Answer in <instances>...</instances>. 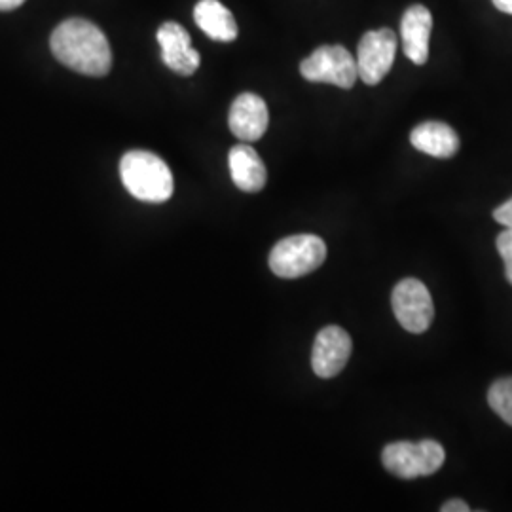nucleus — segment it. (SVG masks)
Wrapping results in <instances>:
<instances>
[{
	"mask_svg": "<svg viewBox=\"0 0 512 512\" xmlns=\"http://www.w3.org/2000/svg\"><path fill=\"white\" fill-rule=\"evenodd\" d=\"M351 349L353 344L346 330L334 325L325 327L317 334L311 351L313 372L323 380L338 376L348 365Z\"/></svg>",
	"mask_w": 512,
	"mask_h": 512,
	"instance_id": "nucleus-8",
	"label": "nucleus"
},
{
	"mask_svg": "<svg viewBox=\"0 0 512 512\" xmlns=\"http://www.w3.org/2000/svg\"><path fill=\"white\" fill-rule=\"evenodd\" d=\"M433 29V16L423 4H414L404 12L401 21V38L406 57L423 65L429 59V37Z\"/></svg>",
	"mask_w": 512,
	"mask_h": 512,
	"instance_id": "nucleus-11",
	"label": "nucleus"
},
{
	"mask_svg": "<svg viewBox=\"0 0 512 512\" xmlns=\"http://www.w3.org/2000/svg\"><path fill=\"white\" fill-rule=\"evenodd\" d=\"M494 219L497 220L503 228H512V198L495 209Z\"/></svg>",
	"mask_w": 512,
	"mask_h": 512,
	"instance_id": "nucleus-17",
	"label": "nucleus"
},
{
	"mask_svg": "<svg viewBox=\"0 0 512 512\" xmlns=\"http://www.w3.org/2000/svg\"><path fill=\"white\" fill-rule=\"evenodd\" d=\"M446 452L437 440L391 442L382 452V463L391 475L404 480L431 476L444 465Z\"/></svg>",
	"mask_w": 512,
	"mask_h": 512,
	"instance_id": "nucleus-4",
	"label": "nucleus"
},
{
	"mask_svg": "<svg viewBox=\"0 0 512 512\" xmlns=\"http://www.w3.org/2000/svg\"><path fill=\"white\" fill-rule=\"evenodd\" d=\"M391 306L401 327L412 334H423L425 330H429L435 317L431 293L420 279L414 277L397 283L391 296Z\"/></svg>",
	"mask_w": 512,
	"mask_h": 512,
	"instance_id": "nucleus-6",
	"label": "nucleus"
},
{
	"mask_svg": "<svg viewBox=\"0 0 512 512\" xmlns=\"http://www.w3.org/2000/svg\"><path fill=\"white\" fill-rule=\"evenodd\" d=\"M55 59L74 73L105 76L112 67V52L105 33L88 19L63 21L52 35Z\"/></svg>",
	"mask_w": 512,
	"mask_h": 512,
	"instance_id": "nucleus-1",
	"label": "nucleus"
},
{
	"mask_svg": "<svg viewBox=\"0 0 512 512\" xmlns=\"http://www.w3.org/2000/svg\"><path fill=\"white\" fill-rule=\"evenodd\" d=\"M497 251L505 262L507 281L512 285V228H505V232L497 236Z\"/></svg>",
	"mask_w": 512,
	"mask_h": 512,
	"instance_id": "nucleus-16",
	"label": "nucleus"
},
{
	"mask_svg": "<svg viewBox=\"0 0 512 512\" xmlns=\"http://www.w3.org/2000/svg\"><path fill=\"white\" fill-rule=\"evenodd\" d=\"M300 73L315 84H332L351 90L359 78L357 59L344 46H319L300 63Z\"/></svg>",
	"mask_w": 512,
	"mask_h": 512,
	"instance_id": "nucleus-5",
	"label": "nucleus"
},
{
	"mask_svg": "<svg viewBox=\"0 0 512 512\" xmlns=\"http://www.w3.org/2000/svg\"><path fill=\"white\" fill-rule=\"evenodd\" d=\"M194 21L207 37L217 42H232L238 38V23L219 0H200L194 8Z\"/></svg>",
	"mask_w": 512,
	"mask_h": 512,
	"instance_id": "nucleus-14",
	"label": "nucleus"
},
{
	"mask_svg": "<svg viewBox=\"0 0 512 512\" xmlns=\"http://www.w3.org/2000/svg\"><path fill=\"white\" fill-rule=\"evenodd\" d=\"M270 124V112L266 101L255 93H241L230 107L228 126L239 141H258Z\"/></svg>",
	"mask_w": 512,
	"mask_h": 512,
	"instance_id": "nucleus-10",
	"label": "nucleus"
},
{
	"mask_svg": "<svg viewBox=\"0 0 512 512\" xmlns=\"http://www.w3.org/2000/svg\"><path fill=\"white\" fill-rule=\"evenodd\" d=\"M228 165H230L232 181L239 190L255 194L266 186L268 171L264 162L260 160V156L256 154L255 148L245 143L236 145L228 154Z\"/></svg>",
	"mask_w": 512,
	"mask_h": 512,
	"instance_id": "nucleus-12",
	"label": "nucleus"
},
{
	"mask_svg": "<svg viewBox=\"0 0 512 512\" xmlns=\"http://www.w3.org/2000/svg\"><path fill=\"white\" fill-rule=\"evenodd\" d=\"M156 37L162 48V59L173 73L192 76L200 69L202 57L192 48V38L183 25L167 21L158 29Z\"/></svg>",
	"mask_w": 512,
	"mask_h": 512,
	"instance_id": "nucleus-9",
	"label": "nucleus"
},
{
	"mask_svg": "<svg viewBox=\"0 0 512 512\" xmlns=\"http://www.w3.org/2000/svg\"><path fill=\"white\" fill-rule=\"evenodd\" d=\"M488 403L495 414L512 427V376L494 382L488 391Z\"/></svg>",
	"mask_w": 512,
	"mask_h": 512,
	"instance_id": "nucleus-15",
	"label": "nucleus"
},
{
	"mask_svg": "<svg viewBox=\"0 0 512 512\" xmlns=\"http://www.w3.org/2000/svg\"><path fill=\"white\" fill-rule=\"evenodd\" d=\"M25 0H0V12H12L19 8Z\"/></svg>",
	"mask_w": 512,
	"mask_h": 512,
	"instance_id": "nucleus-19",
	"label": "nucleus"
},
{
	"mask_svg": "<svg viewBox=\"0 0 512 512\" xmlns=\"http://www.w3.org/2000/svg\"><path fill=\"white\" fill-rule=\"evenodd\" d=\"M120 177L129 194L139 202L164 203L175 190L169 165L148 150H129L124 154Z\"/></svg>",
	"mask_w": 512,
	"mask_h": 512,
	"instance_id": "nucleus-2",
	"label": "nucleus"
},
{
	"mask_svg": "<svg viewBox=\"0 0 512 512\" xmlns=\"http://www.w3.org/2000/svg\"><path fill=\"white\" fill-rule=\"evenodd\" d=\"M492 2L499 12L512 16V0H492Z\"/></svg>",
	"mask_w": 512,
	"mask_h": 512,
	"instance_id": "nucleus-20",
	"label": "nucleus"
},
{
	"mask_svg": "<svg viewBox=\"0 0 512 512\" xmlns=\"http://www.w3.org/2000/svg\"><path fill=\"white\" fill-rule=\"evenodd\" d=\"M412 147L433 158H452L459 150V137L444 122H423L410 133Z\"/></svg>",
	"mask_w": 512,
	"mask_h": 512,
	"instance_id": "nucleus-13",
	"label": "nucleus"
},
{
	"mask_svg": "<svg viewBox=\"0 0 512 512\" xmlns=\"http://www.w3.org/2000/svg\"><path fill=\"white\" fill-rule=\"evenodd\" d=\"M440 511L442 512H469L471 511V507L465 503V501H461V499H452V501H446L442 507H440Z\"/></svg>",
	"mask_w": 512,
	"mask_h": 512,
	"instance_id": "nucleus-18",
	"label": "nucleus"
},
{
	"mask_svg": "<svg viewBox=\"0 0 512 512\" xmlns=\"http://www.w3.org/2000/svg\"><path fill=\"white\" fill-rule=\"evenodd\" d=\"M327 258V245L319 236L298 234L275 243L270 270L281 279H298L315 272Z\"/></svg>",
	"mask_w": 512,
	"mask_h": 512,
	"instance_id": "nucleus-3",
	"label": "nucleus"
},
{
	"mask_svg": "<svg viewBox=\"0 0 512 512\" xmlns=\"http://www.w3.org/2000/svg\"><path fill=\"white\" fill-rule=\"evenodd\" d=\"M397 37L391 29L368 31L357 48V71L366 86H376L393 67Z\"/></svg>",
	"mask_w": 512,
	"mask_h": 512,
	"instance_id": "nucleus-7",
	"label": "nucleus"
}]
</instances>
